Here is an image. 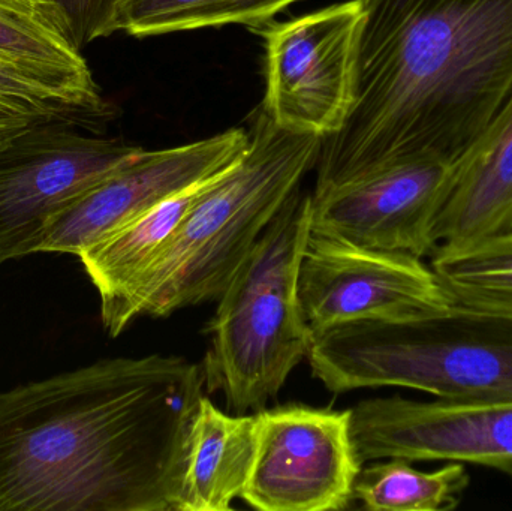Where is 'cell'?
Returning <instances> with one entry per match:
<instances>
[{
    "mask_svg": "<svg viewBox=\"0 0 512 511\" xmlns=\"http://www.w3.org/2000/svg\"><path fill=\"white\" fill-rule=\"evenodd\" d=\"M207 389L204 362L152 354L0 392V511H177Z\"/></svg>",
    "mask_w": 512,
    "mask_h": 511,
    "instance_id": "obj_1",
    "label": "cell"
},
{
    "mask_svg": "<svg viewBox=\"0 0 512 511\" xmlns=\"http://www.w3.org/2000/svg\"><path fill=\"white\" fill-rule=\"evenodd\" d=\"M354 102L313 192L391 165L456 162L512 93V0H361Z\"/></svg>",
    "mask_w": 512,
    "mask_h": 511,
    "instance_id": "obj_2",
    "label": "cell"
},
{
    "mask_svg": "<svg viewBox=\"0 0 512 511\" xmlns=\"http://www.w3.org/2000/svg\"><path fill=\"white\" fill-rule=\"evenodd\" d=\"M322 138L286 131L259 108L249 146L215 177L135 288L126 326L218 300L265 228L318 161Z\"/></svg>",
    "mask_w": 512,
    "mask_h": 511,
    "instance_id": "obj_3",
    "label": "cell"
},
{
    "mask_svg": "<svg viewBox=\"0 0 512 511\" xmlns=\"http://www.w3.org/2000/svg\"><path fill=\"white\" fill-rule=\"evenodd\" d=\"M313 377L334 395L403 387L453 401H512V315L451 302L405 321H358L312 333Z\"/></svg>",
    "mask_w": 512,
    "mask_h": 511,
    "instance_id": "obj_4",
    "label": "cell"
},
{
    "mask_svg": "<svg viewBox=\"0 0 512 511\" xmlns=\"http://www.w3.org/2000/svg\"><path fill=\"white\" fill-rule=\"evenodd\" d=\"M310 218L312 194L298 188L218 299L203 362L209 392L221 390L234 414L265 410L309 353L312 333L298 299V275Z\"/></svg>",
    "mask_w": 512,
    "mask_h": 511,
    "instance_id": "obj_5",
    "label": "cell"
},
{
    "mask_svg": "<svg viewBox=\"0 0 512 511\" xmlns=\"http://www.w3.org/2000/svg\"><path fill=\"white\" fill-rule=\"evenodd\" d=\"M363 3L348 0L258 29L264 38L261 110L286 131H339L354 102Z\"/></svg>",
    "mask_w": 512,
    "mask_h": 511,
    "instance_id": "obj_6",
    "label": "cell"
},
{
    "mask_svg": "<svg viewBox=\"0 0 512 511\" xmlns=\"http://www.w3.org/2000/svg\"><path fill=\"white\" fill-rule=\"evenodd\" d=\"M143 147L36 122L0 146V266L41 252L54 216Z\"/></svg>",
    "mask_w": 512,
    "mask_h": 511,
    "instance_id": "obj_7",
    "label": "cell"
},
{
    "mask_svg": "<svg viewBox=\"0 0 512 511\" xmlns=\"http://www.w3.org/2000/svg\"><path fill=\"white\" fill-rule=\"evenodd\" d=\"M256 452L242 500L262 511L342 510L361 471L351 411L286 405L259 411Z\"/></svg>",
    "mask_w": 512,
    "mask_h": 511,
    "instance_id": "obj_8",
    "label": "cell"
},
{
    "mask_svg": "<svg viewBox=\"0 0 512 511\" xmlns=\"http://www.w3.org/2000/svg\"><path fill=\"white\" fill-rule=\"evenodd\" d=\"M298 299L310 333L358 321H405L447 311L432 267L405 252L309 236Z\"/></svg>",
    "mask_w": 512,
    "mask_h": 511,
    "instance_id": "obj_9",
    "label": "cell"
},
{
    "mask_svg": "<svg viewBox=\"0 0 512 511\" xmlns=\"http://www.w3.org/2000/svg\"><path fill=\"white\" fill-rule=\"evenodd\" d=\"M361 464L400 458L477 465L512 476V401L373 398L351 408Z\"/></svg>",
    "mask_w": 512,
    "mask_h": 511,
    "instance_id": "obj_10",
    "label": "cell"
},
{
    "mask_svg": "<svg viewBox=\"0 0 512 511\" xmlns=\"http://www.w3.org/2000/svg\"><path fill=\"white\" fill-rule=\"evenodd\" d=\"M454 170L456 162H403L313 192L309 236L432 257L441 246L436 224Z\"/></svg>",
    "mask_w": 512,
    "mask_h": 511,
    "instance_id": "obj_11",
    "label": "cell"
},
{
    "mask_svg": "<svg viewBox=\"0 0 512 511\" xmlns=\"http://www.w3.org/2000/svg\"><path fill=\"white\" fill-rule=\"evenodd\" d=\"M248 146L249 132L234 128L185 146L143 150L63 207L45 231L41 252L78 257L171 195L227 170Z\"/></svg>",
    "mask_w": 512,
    "mask_h": 511,
    "instance_id": "obj_12",
    "label": "cell"
},
{
    "mask_svg": "<svg viewBox=\"0 0 512 511\" xmlns=\"http://www.w3.org/2000/svg\"><path fill=\"white\" fill-rule=\"evenodd\" d=\"M512 231V93L456 161L436 224L439 245Z\"/></svg>",
    "mask_w": 512,
    "mask_h": 511,
    "instance_id": "obj_13",
    "label": "cell"
},
{
    "mask_svg": "<svg viewBox=\"0 0 512 511\" xmlns=\"http://www.w3.org/2000/svg\"><path fill=\"white\" fill-rule=\"evenodd\" d=\"M256 434V413L227 414L203 396L189 435L177 511L230 510L251 476Z\"/></svg>",
    "mask_w": 512,
    "mask_h": 511,
    "instance_id": "obj_14",
    "label": "cell"
},
{
    "mask_svg": "<svg viewBox=\"0 0 512 511\" xmlns=\"http://www.w3.org/2000/svg\"><path fill=\"white\" fill-rule=\"evenodd\" d=\"M430 258L451 302L512 315V231L447 243Z\"/></svg>",
    "mask_w": 512,
    "mask_h": 511,
    "instance_id": "obj_15",
    "label": "cell"
},
{
    "mask_svg": "<svg viewBox=\"0 0 512 511\" xmlns=\"http://www.w3.org/2000/svg\"><path fill=\"white\" fill-rule=\"evenodd\" d=\"M300 0H120L114 30L137 38L242 24L258 30Z\"/></svg>",
    "mask_w": 512,
    "mask_h": 511,
    "instance_id": "obj_16",
    "label": "cell"
},
{
    "mask_svg": "<svg viewBox=\"0 0 512 511\" xmlns=\"http://www.w3.org/2000/svg\"><path fill=\"white\" fill-rule=\"evenodd\" d=\"M469 485L466 465L448 462L436 471H420L411 461L391 458L361 468L354 500L373 511H448L460 506Z\"/></svg>",
    "mask_w": 512,
    "mask_h": 511,
    "instance_id": "obj_17",
    "label": "cell"
},
{
    "mask_svg": "<svg viewBox=\"0 0 512 511\" xmlns=\"http://www.w3.org/2000/svg\"><path fill=\"white\" fill-rule=\"evenodd\" d=\"M0 54L51 74L95 83L62 15L45 0H0Z\"/></svg>",
    "mask_w": 512,
    "mask_h": 511,
    "instance_id": "obj_18",
    "label": "cell"
},
{
    "mask_svg": "<svg viewBox=\"0 0 512 511\" xmlns=\"http://www.w3.org/2000/svg\"><path fill=\"white\" fill-rule=\"evenodd\" d=\"M0 98L42 122H84L104 114L96 83L51 74L0 54Z\"/></svg>",
    "mask_w": 512,
    "mask_h": 511,
    "instance_id": "obj_19",
    "label": "cell"
},
{
    "mask_svg": "<svg viewBox=\"0 0 512 511\" xmlns=\"http://www.w3.org/2000/svg\"><path fill=\"white\" fill-rule=\"evenodd\" d=\"M62 15L69 38L78 50L116 33L114 18L120 0H45Z\"/></svg>",
    "mask_w": 512,
    "mask_h": 511,
    "instance_id": "obj_20",
    "label": "cell"
},
{
    "mask_svg": "<svg viewBox=\"0 0 512 511\" xmlns=\"http://www.w3.org/2000/svg\"><path fill=\"white\" fill-rule=\"evenodd\" d=\"M36 122H42V120L36 119L17 105L0 98V146Z\"/></svg>",
    "mask_w": 512,
    "mask_h": 511,
    "instance_id": "obj_21",
    "label": "cell"
}]
</instances>
